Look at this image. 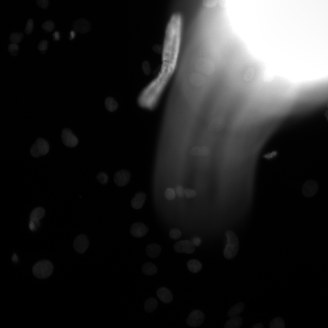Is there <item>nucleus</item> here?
Returning <instances> with one entry per match:
<instances>
[{
  "mask_svg": "<svg viewBox=\"0 0 328 328\" xmlns=\"http://www.w3.org/2000/svg\"><path fill=\"white\" fill-rule=\"evenodd\" d=\"M227 242L224 251V257L228 259L233 258L236 255L239 248L238 238L233 232L229 231L225 233Z\"/></svg>",
  "mask_w": 328,
  "mask_h": 328,
  "instance_id": "nucleus-1",
  "label": "nucleus"
},
{
  "mask_svg": "<svg viewBox=\"0 0 328 328\" xmlns=\"http://www.w3.org/2000/svg\"><path fill=\"white\" fill-rule=\"evenodd\" d=\"M53 271V267L50 261L46 260L40 261L36 263L32 269V273L36 277L45 278L50 276Z\"/></svg>",
  "mask_w": 328,
  "mask_h": 328,
  "instance_id": "nucleus-2",
  "label": "nucleus"
},
{
  "mask_svg": "<svg viewBox=\"0 0 328 328\" xmlns=\"http://www.w3.org/2000/svg\"><path fill=\"white\" fill-rule=\"evenodd\" d=\"M49 145L44 139L38 138L30 149V153L34 157H37L46 154L48 152Z\"/></svg>",
  "mask_w": 328,
  "mask_h": 328,
  "instance_id": "nucleus-3",
  "label": "nucleus"
},
{
  "mask_svg": "<svg viewBox=\"0 0 328 328\" xmlns=\"http://www.w3.org/2000/svg\"><path fill=\"white\" fill-rule=\"evenodd\" d=\"M204 317L202 312L199 310H195L190 313L187 319L186 323L190 326L197 327L202 324Z\"/></svg>",
  "mask_w": 328,
  "mask_h": 328,
  "instance_id": "nucleus-4",
  "label": "nucleus"
},
{
  "mask_svg": "<svg viewBox=\"0 0 328 328\" xmlns=\"http://www.w3.org/2000/svg\"><path fill=\"white\" fill-rule=\"evenodd\" d=\"M194 246L191 241L184 240L176 242L174 246V249L177 252L190 254L194 252Z\"/></svg>",
  "mask_w": 328,
  "mask_h": 328,
  "instance_id": "nucleus-5",
  "label": "nucleus"
},
{
  "mask_svg": "<svg viewBox=\"0 0 328 328\" xmlns=\"http://www.w3.org/2000/svg\"><path fill=\"white\" fill-rule=\"evenodd\" d=\"M61 137L63 143L68 147H74L78 143L77 138L73 135L71 131L69 129L65 128L63 130Z\"/></svg>",
  "mask_w": 328,
  "mask_h": 328,
  "instance_id": "nucleus-6",
  "label": "nucleus"
},
{
  "mask_svg": "<svg viewBox=\"0 0 328 328\" xmlns=\"http://www.w3.org/2000/svg\"><path fill=\"white\" fill-rule=\"evenodd\" d=\"M88 246L89 241L87 236L82 234L77 236L73 243L75 250L79 253H83L85 252Z\"/></svg>",
  "mask_w": 328,
  "mask_h": 328,
  "instance_id": "nucleus-7",
  "label": "nucleus"
},
{
  "mask_svg": "<svg viewBox=\"0 0 328 328\" xmlns=\"http://www.w3.org/2000/svg\"><path fill=\"white\" fill-rule=\"evenodd\" d=\"M130 178V174L128 171L121 170L118 171L114 174V180L117 186H123L128 183Z\"/></svg>",
  "mask_w": 328,
  "mask_h": 328,
  "instance_id": "nucleus-8",
  "label": "nucleus"
},
{
  "mask_svg": "<svg viewBox=\"0 0 328 328\" xmlns=\"http://www.w3.org/2000/svg\"><path fill=\"white\" fill-rule=\"evenodd\" d=\"M318 188V185L316 182L312 180H308L303 186L302 193L305 196L311 197L316 194Z\"/></svg>",
  "mask_w": 328,
  "mask_h": 328,
  "instance_id": "nucleus-9",
  "label": "nucleus"
},
{
  "mask_svg": "<svg viewBox=\"0 0 328 328\" xmlns=\"http://www.w3.org/2000/svg\"><path fill=\"white\" fill-rule=\"evenodd\" d=\"M148 231V227L143 224L138 222L135 223L132 225L130 229V232L134 237H140L145 236Z\"/></svg>",
  "mask_w": 328,
  "mask_h": 328,
  "instance_id": "nucleus-10",
  "label": "nucleus"
},
{
  "mask_svg": "<svg viewBox=\"0 0 328 328\" xmlns=\"http://www.w3.org/2000/svg\"><path fill=\"white\" fill-rule=\"evenodd\" d=\"M74 29L80 32H86L90 29L91 25L89 22L84 19H79L75 21L73 23Z\"/></svg>",
  "mask_w": 328,
  "mask_h": 328,
  "instance_id": "nucleus-11",
  "label": "nucleus"
},
{
  "mask_svg": "<svg viewBox=\"0 0 328 328\" xmlns=\"http://www.w3.org/2000/svg\"><path fill=\"white\" fill-rule=\"evenodd\" d=\"M146 198V195L144 192L137 193L131 200L132 207L135 209H140L143 206Z\"/></svg>",
  "mask_w": 328,
  "mask_h": 328,
  "instance_id": "nucleus-12",
  "label": "nucleus"
},
{
  "mask_svg": "<svg viewBox=\"0 0 328 328\" xmlns=\"http://www.w3.org/2000/svg\"><path fill=\"white\" fill-rule=\"evenodd\" d=\"M156 295L159 299L165 303L170 302L173 299L172 294L167 289L164 287L159 289L157 291Z\"/></svg>",
  "mask_w": 328,
  "mask_h": 328,
  "instance_id": "nucleus-13",
  "label": "nucleus"
},
{
  "mask_svg": "<svg viewBox=\"0 0 328 328\" xmlns=\"http://www.w3.org/2000/svg\"><path fill=\"white\" fill-rule=\"evenodd\" d=\"M161 251L160 246L156 244H152L148 245L146 249L147 255L152 258L157 257L160 254Z\"/></svg>",
  "mask_w": 328,
  "mask_h": 328,
  "instance_id": "nucleus-14",
  "label": "nucleus"
},
{
  "mask_svg": "<svg viewBox=\"0 0 328 328\" xmlns=\"http://www.w3.org/2000/svg\"><path fill=\"white\" fill-rule=\"evenodd\" d=\"M231 318L225 323L224 327L226 328H238L242 325L243 320L241 317L235 316Z\"/></svg>",
  "mask_w": 328,
  "mask_h": 328,
  "instance_id": "nucleus-15",
  "label": "nucleus"
},
{
  "mask_svg": "<svg viewBox=\"0 0 328 328\" xmlns=\"http://www.w3.org/2000/svg\"><path fill=\"white\" fill-rule=\"evenodd\" d=\"M45 214L44 210L41 207H38L33 210L31 213L29 218L30 220L35 221H39L44 216Z\"/></svg>",
  "mask_w": 328,
  "mask_h": 328,
  "instance_id": "nucleus-16",
  "label": "nucleus"
},
{
  "mask_svg": "<svg viewBox=\"0 0 328 328\" xmlns=\"http://www.w3.org/2000/svg\"><path fill=\"white\" fill-rule=\"evenodd\" d=\"M244 307V305L242 302H239L235 304L228 311L227 313L228 316L231 318L237 316L243 311Z\"/></svg>",
  "mask_w": 328,
  "mask_h": 328,
  "instance_id": "nucleus-17",
  "label": "nucleus"
},
{
  "mask_svg": "<svg viewBox=\"0 0 328 328\" xmlns=\"http://www.w3.org/2000/svg\"><path fill=\"white\" fill-rule=\"evenodd\" d=\"M209 153V149L207 147L204 146L201 147H195L191 150L190 153L193 155L204 156L207 155Z\"/></svg>",
  "mask_w": 328,
  "mask_h": 328,
  "instance_id": "nucleus-18",
  "label": "nucleus"
},
{
  "mask_svg": "<svg viewBox=\"0 0 328 328\" xmlns=\"http://www.w3.org/2000/svg\"><path fill=\"white\" fill-rule=\"evenodd\" d=\"M187 266L190 271L194 273L199 272L202 268L200 263L195 259H192L189 261L187 263Z\"/></svg>",
  "mask_w": 328,
  "mask_h": 328,
  "instance_id": "nucleus-19",
  "label": "nucleus"
},
{
  "mask_svg": "<svg viewBox=\"0 0 328 328\" xmlns=\"http://www.w3.org/2000/svg\"><path fill=\"white\" fill-rule=\"evenodd\" d=\"M142 270L144 274L148 275H154L157 271L155 265L150 262L145 263L142 267Z\"/></svg>",
  "mask_w": 328,
  "mask_h": 328,
  "instance_id": "nucleus-20",
  "label": "nucleus"
},
{
  "mask_svg": "<svg viewBox=\"0 0 328 328\" xmlns=\"http://www.w3.org/2000/svg\"><path fill=\"white\" fill-rule=\"evenodd\" d=\"M157 305V300L154 298H151L145 302L144 304V308L147 312L151 313L156 309Z\"/></svg>",
  "mask_w": 328,
  "mask_h": 328,
  "instance_id": "nucleus-21",
  "label": "nucleus"
},
{
  "mask_svg": "<svg viewBox=\"0 0 328 328\" xmlns=\"http://www.w3.org/2000/svg\"><path fill=\"white\" fill-rule=\"evenodd\" d=\"M105 104L107 110L110 112L115 111L118 107L117 102L111 97H108L106 99Z\"/></svg>",
  "mask_w": 328,
  "mask_h": 328,
  "instance_id": "nucleus-22",
  "label": "nucleus"
},
{
  "mask_svg": "<svg viewBox=\"0 0 328 328\" xmlns=\"http://www.w3.org/2000/svg\"><path fill=\"white\" fill-rule=\"evenodd\" d=\"M271 328H284L285 324L283 320L280 317H277L273 319L270 323Z\"/></svg>",
  "mask_w": 328,
  "mask_h": 328,
  "instance_id": "nucleus-23",
  "label": "nucleus"
},
{
  "mask_svg": "<svg viewBox=\"0 0 328 328\" xmlns=\"http://www.w3.org/2000/svg\"><path fill=\"white\" fill-rule=\"evenodd\" d=\"M23 37V34L21 33L14 32L10 35L9 39L12 43L17 44L21 41Z\"/></svg>",
  "mask_w": 328,
  "mask_h": 328,
  "instance_id": "nucleus-24",
  "label": "nucleus"
},
{
  "mask_svg": "<svg viewBox=\"0 0 328 328\" xmlns=\"http://www.w3.org/2000/svg\"><path fill=\"white\" fill-rule=\"evenodd\" d=\"M176 196V191L172 188H167L165 192V196L168 200H170L174 199Z\"/></svg>",
  "mask_w": 328,
  "mask_h": 328,
  "instance_id": "nucleus-25",
  "label": "nucleus"
},
{
  "mask_svg": "<svg viewBox=\"0 0 328 328\" xmlns=\"http://www.w3.org/2000/svg\"><path fill=\"white\" fill-rule=\"evenodd\" d=\"M169 236L173 239H177L181 236L182 233L180 231L176 228L171 229L169 232Z\"/></svg>",
  "mask_w": 328,
  "mask_h": 328,
  "instance_id": "nucleus-26",
  "label": "nucleus"
},
{
  "mask_svg": "<svg viewBox=\"0 0 328 328\" xmlns=\"http://www.w3.org/2000/svg\"><path fill=\"white\" fill-rule=\"evenodd\" d=\"M8 49L12 55L15 56L17 53L19 47L17 44L12 43L8 46Z\"/></svg>",
  "mask_w": 328,
  "mask_h": 328,
  "instance_id": "nucleus-27",
  "label": "nucleus"
},
{
  "mask_svg": "<svg viewBox=\"0 0 328 328\" xmlns=\"http://www.w3.org/2000/svg\"><path fill=\"white\" fill-rule=\"evenodd\" d=\"M42 27L43 29L47 32H50L53 29L54 24L53 22L48 21L43 24Z\"/></svg>",
  "mask_w": 328,
  "mask_h": 328,
  "instance_id": "nucleus-28",
  "label": "nucleus"
},
{
  "mask_svg": "<svg viewBox=\"0 0 328 328\" xmlns=\"http://www.w3.org/2000/svg\"><path fill=\"white\" fill-rule=\"evenodd\" d=\"M97 179L101 183L105 184L108 181V177L107 175L105 173H101L97 175Z\"/></svg>",
  "mask_w": 328,
  "mask_h": 328,
  "instance_id": "nucleus-29",
  "label": "nucleus"
},
{
  "mask_svg": "<svg viewBox=\"0 0 328 328\" xmlns=\"http://www.w3.org/2000/svg\"><path fill=\"white\" fill-rule=\"evenodd\" d=\"M33 22L31 19H29L26 24L25 29V32L27 34H30L32 31L33 28Z\"/></svg>",
  "mask_w": 328,
  "mask_h": 328,
  "instance_id": "nucleus-30",
  "label": "nucleus"
},
{
  "mask_svg": "<svg viewBox=\"0 0 328 328\" xmlns=\"http://www.w3.org/2000/svg\"><path fill=\"white\" fill-rule=\"evenodd\" d=\"M217 2V0H203V4L207 8H212L215 6Z\"/></svg>",
  "mask_w": 328,
  "mask_h": 328,
  "instance_id": "nucleus-31",
  "label": "nucleus"
},
{
  "mask_svg": "<svg viewBox=\"0 0 328 328\" xmlns=\"http://www.w3.org/2000/svg\"><path fill=\"white\" fill-rule=\"evenodd\" d=\"M48 46V42L45 40H43L41 41L38 46L39 50L41 51L43 53H44L45 50L47 48Z\"/></svg>",
  "mask_w": 328,
  "mask_h": 328,
  "instance_id": "nucleus-32",
  "label": "nucleus"
},
{
  "mask_svg": "<svg viewBox=\"0 0 328 328\" xmlns=\"http://www.w3.org/2000/svg\"><path fill=\"white\" fill-rule=\"evenodd\" d=\"M184 192L186 197L188 199L193 198L196 195V191L190 189H186Z\"/></svg>",
  "mask_w": 328,
  "mask_h": 328,
  "instance_id": "nucleus-33",
  "label": "nucleus"
},
{
  "mask_svg": "<svg viewBox=\"0 0 328 328\" xmlns=\"http://www.w3.org/2000/svg\"><path fill=\"white\" fill-rule=\"evenodd\" d=\"M184 190L183 188L180 185L177 186L176 188V192L179 197L181 198L183 197L185 194Z\"/></svg>",
  "mask_w": 328,
  "mask_h": 328,
  "instance_id": "nucleus-34",
  "label": "nucleus"
},
{
  "mask_svg": "<svg viewBox=\"0 0 328 328\" xmlns=\"http://www.w3.org/2000/svg\"><path fill=\"white\" fill-rule=\"evenodd\" d=\"M37 5L43 9H46L48 5V0H37Z\"/></svg>",
  "mask_w": 328,
  "mask_h": 328,
  "instance_id": "nucleus-35",
  "label": "nucleus"
},
{
  "mask_svg": "<svg viewBox=\"0 0 328 328\" xmlns=\"http://www.w3.org/2000/svg\"><path fill=\"white\" fill-rule=\"evenodd\" d=\"M39 221H35L30 220L29 224V228L32 231H34L36 226H39Z\"/></svg>",
  "mask_w": 328,
  "mask_h": 328,
  "instance_id": "nucleus-36",
  "label": "nucleus"
},
{
  "mask_svg": "<svg viewBox=\"0 0 328 328\" xmlns=\"http://www.w3.org/2000/svg\"><path fill=\"white\" fill-rule=\"evenodd\" d=\"M192 243L194 246H199L200 243L201 241L199 238L197 237H194L191 241Z\"/></svg>",
  "mask_w": 328,
  "mask_h": 328,
  "instance_id": "nucleus-37",
  "label": "nucleus"
},
{
  "mask_svg": "<svg viewBox=\"0 0 328 328\" xmlns=\"http://www.w3.org/2000/svg\"><path fill=\"white\" fill-rule=\"evenodd\" d=\"M276 154V152H273L264 155V157L266 159H269L272 158L275 156Z\"/></svg>",
  "mask_w": 328,
  "mask_h": 328,
  "instance_id": "nucleus-38",
  "label": "nucleus"
},
{
  "mask_svg": "<svg viewBox=\"0 0 328 328\" xmlns=\"http://www.w3.org/2000/svg\"><path fill=\"white\" fill-rule=\"evenodd\" d=\"M53 39L54 40H58L60 39V34L57 31L55 32L53 34Z\"/></svg>",
  "mask_w": 328,
  "mask_h": 328,
  "instance_id": "nucleus-39",
  "label": "nucleus"
},
{
  "mask_svg": "<svg viewBox=\"0 0 328 328\" xmlns=\"http://www.w3.org/2000/svg\"><path fill=\"white\" fill-rule=\"evenodd\" d=\"M252 327L254 328H262L263 327L262 324L260 323H258Z\"/></svg>",
  "mask_w": 328,
  "mask_h": 328,
  "instance_id": "nucleus-40",
  "label": "nucleus"
},
{
  "mask_svg": "<svg viewBox=\"0 0 328 328\" xmlns=\"http://www.w3.org/2000/svg\"><path fill=\"white\" fill-rule=\"evenodd\" d=\"M12 258V260L15 262L17 261L18 260L17 257L15 254L13 255Z\"/></svg>",
  "mask_w": 328,
  "mask_h": 328,
  "instance_id": "nucleus-41",
  "label": "nucleus"
},
{
  "mask_svg": "<svg viewBox=\"0 0 328 328\" xmlns=\"http://www.w3.org/2000/svg\"><path fill=\"white\" fill-rule=\"evenodd\" d=\"M70 39L73 38L75 36V32L73 31H72L70 32Z\"/></svg>",
  "mask_w": 328,
  "mask_h": 328,
  "instance_id": "nucleus-42",
  "label": "nucleus"
}]
</instances>
